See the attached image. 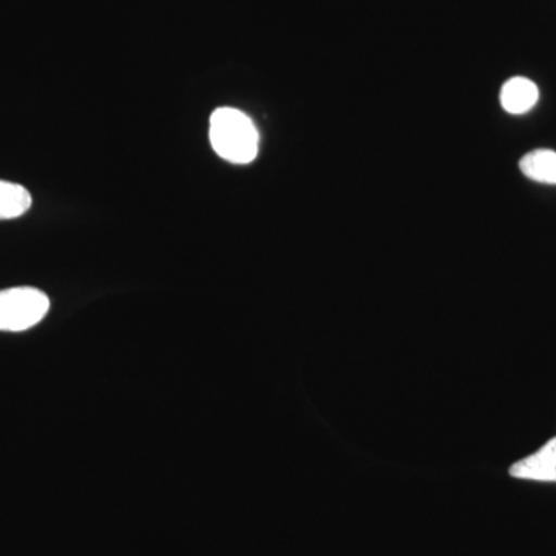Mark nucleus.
<instances>
[{"label":"nucleus","instance_id":"obj_1","mask_svg":"<svg viewBox=\"0 0 556 556\" xmlns=\"http://www.w3.org/2000/svg\"><path fill=\"white\" fill-rule=\"evenodd\" d=\"M212 149L232 164L252 163L258 155L260 135L247 113L239 109L219 108L208 124Z\"/></svg>","mask_w":556,"mask_h":556},{"label":"nucleus","instance_id":"obj_2","mask_svg":"<svg viewBox=\"0 0 556 556\" xmlns=\"http://www.w3.org/2000/svg\"><path fill=\"white\" fill-rule=\"evenodd\" d=\"M50 309L46 292L31 287L0 291V331H27L42 320Z\"/></svg>","mask_w":556,"mask_h":556},{"label":"nucleus","instance_id":"obj_3","mask_svg":"<svg viewBox=\"0 0 556 556\" xmlns=\"http://www.w3.org/2000/svg\"><path fill=\"white\" fill-rule=\"evenodd\" d=\"M510 475L530 481L556 482V438L551 439L533 455L514 464Z\"/></svg>","mask_w":556,"mask_h":556},{"label":"nucleus","instance_id":"obj_4","mask_svg":"<svg viewBox=\"0 0 556 556\" xmlns=\"http://www.w3.org/2000/svg\"><path fill=\"white\" fill-rule=\"evenodd\" d=\"M540 91L532 80L527 78L508 79L501 90V105L511 115H522L535 108Z\"/></svg>","mask_w":556,"mask_h":556},{"label":"nucleus","instance_id":"obj_5","mask_svg":"<svg viewBox=\"0 0 556 556\" xmlns=\"http://www.w3.org/2000/svg\"><path fill=\"white\" fill-rule=\"evenodd\" d=\"M519 167H521L522 174L533 181L556 185V152L554 150H533L522 156Z\"/></svg>","mask_w":556,"mask_h":556},{"label":"nucleus","instance_id":"obj_6","mask_svg":"<svg viewBox=\"0 0 556 556\" xmlns=\"http://www.w3.org/2000/svg\"><path fill=\"white\" fill-rule=\"evenodd\" d=\"M31 203V193L24 186L0 179V219L22 217Z\"/></svg>","mask_w":556,"mask_h":556}]
</instances>
